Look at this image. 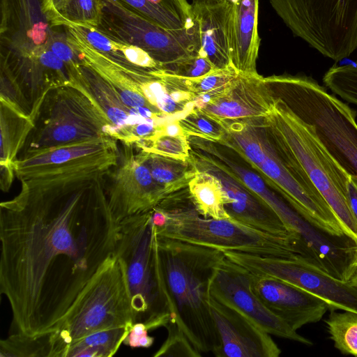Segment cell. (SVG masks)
I'll return each mask as SVG.
<instances>
[{
    "instance_id": "3957f363",
    "label": "cell",
    "mask_w": 357,
    "mask_h": 357,
    "mask_svg": "<svg viewBox=\"0 0 357 357\" xmlns=\"http://www.w3.org/2000/svg\"><path fill=\"white\" fill-rule=\"evenodd\" d=\"M169 322L199 353L212 352L219 340L209 307L210 285L224 252L158 236Z\"/></svg>"
},
{
    "instance_id": "e0dca14e",
    "label": "cell",
    "mask_w": 357,
    "mask_h": 357,
    "mask_svg": "<svg viewBox=\"0 0 357 357\" xmlns=\"http://www.w3.org/2000/svg\"><path fill=\"white\" fill-rule=\"evenodd\" d=\"M209 307L219 340L216 357H278L281 349L250 318L210 296Z\"/></svg>"
},
{
    "instance_id": "6da1fadb",
    "label": "cell",
    "mask_w": 357,
    "mask_h": 357,
    "mask_svg": "<svg viewBox=\"0 0 357 357\" xmlns=\"http://www.w3.org/2000/svg\"><path fill=\"white\" fill-rule=\"evenodd\" d=\"M100 181L1 203L0 291L15 333L55 331L116 254L119 224Z\"/></svg>"
},
{
    "instance_id": "60d3db41",
    "label": "cell",
    "mask_w": 357,
    "mask_h": 357,
    "mask_svg": "<svg viewBox=\"0 0 357 357\" xmlns=\"http://www.w3.org/2000/svg\"><path fill=\"white\" fill-rule=\"evenodd\" d=\"M347 195L350 209L357 221V178L355 176H349Z\"/></svg>"
},
{
    "instance_id": "4dcf8cb0",
    "label": "cell",
    "mask_w": 357,
    "mask_h": 357,
    "mask_svg": "<svg viewBox=\"0 0 357 357\" xmlns=\"http://www.w3.org/2000/svg\"><path fill=\"white\" fill-rule=\"evenodd\" d=\"M132 326L105 329L87 335L71 344L63 357H111L123 344Z\"/></svg>"
},
{
    "instance_id": "1f68e13d",
    "label": "cell",
    "mask_w": 357,
    "mask_h": 357,
    "mask_svg": "<svg viewBox=\"0 0 357 357\" xmlns=\"http://www.w3.org/2000/svg\"><path fill=\"white\" fill-rule=\"evenodd\" d=\"M52 332L36 335L14 333L1 340L0 356L52 357Z\"/></svg>"
},
{
    "instance_id": "f1b7e54d",
    "label": "cell",
    "mask_w": 357,
    "mask_h": 357,
    "mask_svg": "<svg viewBox=\"0 0 357 357\" xmlns=\"http://www.w3.org/2000/svg\"><path fill=\"white\" fill-rule=\"evenodd\" d=\"M159 25L169 29L192 27L191 4L187 0H122Z\"/></svg>"
},
{
    "instance_id": "ac0fdd59",
    "label": "cell",
    "mask_w": 357,
    "mask_h": 357,
    "mask_svg": "<svg viewBox=\"0 0 357 357\" xmlns=\"http://www.w3.org/2000/svg\"><path fill=\"white\" fill-rule=\"evenodd\" d=\"M1 50L29 56L47 45L52 29L41 0H1Z\"/></svg>"
},
{
    "instance_id": "836d02e7",
    "label": "cell",
    "mask_w": 357,
    "mask_h": 357,
    "mask_svg": "<svg viewBox=\"0 0 357 357\" xmlns=\"http://www.w3.org/2000/svg\"><path fill=\"white\" fill-rule=\"evenodd\" d=\"M101 10V0H68L57 12L51 25L55 27L74 24L96 27Z\"/></svg>"
},
{
    "instance_id": "f546056e",
    "label": "cell",
    "mask_w": 357,
    "mask_h": 357,
    "mask_svg": "<svg viewBox=\"0 0 357 357\" xmlns=\"http://www.w3.org/2000/svg\"><path fill=\"white\" fill-rule=\"evenodd\" d=\"M140 151L153 178L171 195L188 188L196 171L189 160L184 161Z\"/></svg>"
},
{
    "instance_id": "30bf717a",
    "label": "cell",
    "mask_w": 357,
    "mask_h": 357,
    "mask_svg": "<svg viewBox=\"0 0 357 357\" xmlns=\"http://www.w3.org/2000/svg\"><path fill=\"white\" fill-rule=\"evenodd\" d=\"M294 36L335 61L357 48V0H269Z\"/></svg>"
},
{
    "instance_id": "e575fe53",
    "label": "cell",
    "mask_w": 357,
    "mask_h": 357,
    "mask_svg": "<svg viewBox=\"0 0 357 357\" xmlns=\"http://www.w3.org/2000/svg\"><path fill=\"white\" fill-rule=\"evenodd\" d=\"M139 150L181 160H188L191 146L186 135H168L155 133L134 144Z\"/></svg>"
},
{
    "instance_id": "7bdbcfd3",
    "label": "cell",
    "mask_w": 357,
    "mask_h": 357,
    "mask_svg": "<svg viewBox=\"0 0 357 357\" xmlns=\"http://www.w3.org/2000/svg\"><path fill=\"white\" fill-rule=\"evenodd\" d=\"M349 282L354 286L357 287V268H356L353 275H351Z\"/></svg>"
},
{
    "instance_id": "8d00e7d4",
    "label": "cell",
    "mask_w": 357,
    "mask_h": 357,
    "mask_svg": "<svg viewBox=\"0 0 357 357\" xmlns=\"http://www.w3.org/2000/svg\"><path fill=\"white\" fill-rule=\"evenodd\" d=\"M178 121L188 137H197L218 144L224 135L222 126L216 120L192 108Z\"/></svg>"
},
{
    "instance_id": "9c48e42d",
    "label": "cell",
    "mask_w": 357,
    "mask_h": 357,
    "mask_svg": "<svg viewBox=\"0 0 357 357\" xmlns=\"http://www.w3.org/2000/svg\"><path fill=\"white\" fill-rule=\"evenodd\" d=\"M26 151L117 134L81 83L50 89L40 107Z\"/></svg>"
},
{
    "instance_id": "d590c367",
    "label": "cell",
    "mask_w": 357,
    "mask_h": 357,
    "mask_svg": "<svg viewBox=\"0 0 357 357\" xmlns=\"http://www.w3.org/2000/svg\"><path fill=\"white\" fill-rule=\"evenodd\" d=\"M238 74L231 65L224 68L215 69L198 77H179L185 88L195 97L206 96L211 98L222 91Z\"/></svg>"
},
{
    "instance_id": "52a82bcc",
    "label": "cell",
    "mask_w": 357,
    "mask_h": 357,
    "mask_svg": "<svg viewBox=\"0 0 357 357\" xmlns=\"http://www.w3.org/2000/svg\"><path fill=\"white\" fill-rule=\"evenodd\" d=\"M135 324L126 268L116 254L110 257L52 332V357L96 331Z\"/></svg>"
},
{
    "instance_id": "5bb4252c",
    "label": "cell",
    "mask_w": 357,
    "mask_h": 357,
    "mask_svg": "<svg viewBox=\"0 0 357 357\" xmlns=\"http://www.w3.org/2000/svg\"><path fill=\"white\" fill-rule=\"evenodd\" d=\"M210 295L238 310L270 335L312 345L287 324L272 313L251 287L250 273L225 257L218 265L210 285Z\"/></svg>"
},
{
    "instance_id": "4fadbf2b",
    "label": "cell",
    "mask_w": 357,
    "mask_h": 357,
    "mask_svg": "<svg viewBox=\"0 0 357 357\" xmlns=\"http://www.w3.org/2000/svg\"><path fill=\"white\" fill-rule=\"evenodd\" d=\"M133 148L134 144H123L117 164L107 173L109 183L104 193L118 224L126 218L152 211L171 195L153 178L142 151L135 153Z\"/></svg>"
},
{
    "instance_id": "7a4b0ae2",
    "label": "cell",
    "mask_w": 357,
    "mask_h": 357,
    "mask_svg": "<svg viewBox=\"0 0 357 357\" xmlns=\"http://www.w3.org/2000/svg\"><path fill=\"white\" fill-rule=\"evenodd\" d=\"M217 121L225 132L218 144L248 163L309 222L330 235L346 236L296 157L278 134L267 129L264 118Z\"/></svg>"
},
{
    "instance_id": "44dd1931",
    "label": "cell",
    "mask_w": 357,
    "mask_h": 357,
    "mask_svg": "<svg viewBox=\"0 0 357 357\" xmlns=\"http://www.w3.org/2000/svg\"><path fill=\"white\" fill-rule=\"evenodd\" d=\"M64 27L68 42L81 63L93 69L113 86L126 106L131 109L148 107L165 117L142 94L141 82L149 70L131 68L121 65L96 50L70 28Z\"/></svg>"
},
{
    "instance_id": "9a60e30c",
    "label": "cell",
    "mask_w": 357,
    "mask_h": 357,
    "mask_svg": "<svg viewBox=\"0 0 357 357\" xmlns=\"http://www.w3.org/2000/svg\"><path fill=\"white\" fill-rule=\"evenodd\" d=\"M189 160L195 169L208 171L220 179L227 196L225 209L229 219L264 233L294 239L302 248L278 215L210 155L191 147Z\"/></svg>"
},
{
    "instance_id": "ba28073f",
    "label": "cell",
    "mask_w": 357,
    "mask_h": 357,
    "mask_svg": "<svg viewBox=\"0 0 357 357\" xmlns=\"http://www.w3.org/2000/svg\"><path fill=\"white\" fill-rule=\"evenodd\" d=\"M265 126L291 150L308 177L335 213L344 234L357 244V221L349 204V175L330 155L312 128L275 96Z\"/></svg>"
},
{
    "instance_id": "ee69618b",
    "label": "cell",
    "mask_w": 357,
    "mask_h": 357,
    "mask_svg": "<svg viewBox=\"0 0 357 357\" xmlns=\"http://www.w3.org/2000/svg\"><path fill=\"white\" fill-rule=\"evenodd\" d=\"M353 268H354V270H356V268H357V245H356V248L355 258H354V261L353 262Z\"/></svg>"
},
{
    "instance_id": "8992f818",
    "label": "cell",
    "mask_w": 357,
    "mask_h": 357,
    "mask_svg": "<svg viewBox=\"0 0 357 357\" xmlns=\"http://www.w3.org/2000/svg\"><path fill=\"white\" fill-rule=\"evenodd\" d=\"M116 254L125 265L135 323L149 331L166 327L169 311L151 211L119 223Z\"/></svg>"
},
{
    "instance_id": "7c38bea8",
    "label": "cell",
    "mask_w": 357,
    "mask_h": 357,
    "mask_svg": "<svg viewBox=\"0 0 357 357\" xmlns=\"http://www.w3.org/2000/svg\"><path fill=\"white\" fill-rule=\"evenodd\" d=\"M223 252L227 259L251 273L276 278L321 298L329 311L357 313V287L349 281L333 278L301 255L277 257L232 250Z\"/></svg>"
},
{
    "instance_id": "74e56055",
    "label": "cell",
    "mask_w": 357,
    "mask_h": 357,
    "mask_svg": "<svg viewBox=\"0 0 357 357\" xmlns=\"http://www.w3.org/2000/svg\"><path fill=\"white\" fill-rule=\"evenodd\" d=\"M323 82L344 100L357 104V65L334 66L325 73Z\"/></svg>"
},
{
    "instance_id": "277c9868",
    "label": "cell",
    "mask_w": 357,
    "mask_h": 357,
    "mask_svg": "<svg viewBox=\"0 0 357 357\" xmlns=\"http://www.w3.org/2000/svg\"><path fill=\"white\" fill-rule=\"evenodd\" d=\"M158 236L197 245L277 257L303 256L299 243L273 236L231 219L202 216L186 188L162 200L152 211Z\"/></svg>"
},
{
    "instance_id": "ffe728a7",
    "label": "cell",
    "mask_w": 357,
    "mask_h": 357,
    "mask_svg": "<svg viewBox=\"0 0 357 357\" xmlns=\"http://www.w3.org/2000/svg\"><path fill=\"white\" fill-rule=\"evenodd\" d=\"M250 280L266 307L294 331L319 321L328 310L321 298L276 278L250 273Z\"/></svg>"
},
{
    "instance_id": "f35d334b",
    "label": "cell",
    "mask_w": 357,
    "mask_h": 357,
    "mask_svg": "<svg viewBox=\"0 0 357 357\" xmlns=\"http://www.w3.org/2000/svg\"><path fill=\"white\" fill-rule=\"evenodd\" d=\"M215 69L206 57L199 54L175 63L165 70L181 77L194 78L203 76Z\"/></svg>"
},
{
    "instance_id": "83f0119b",
    "label": "cell",
    "mask_w": 357,
    "mask_h": 357,
    "mask_svg": "<svg viewBox=\"0 0 357 357\" xmlns=\"http://www.w3.org/2000/svg\"><path fill=\"white\" fill-rule=\"evenodd\" d=\"M195 169L188 190L196 210L204 218L229 219L225 209L227 196L220 179L208 171Z\"/></svg>"
},
{
    "instance_id": "4316f807",
    "label": "cell",
    "mask_w": 357,
    "mask_h": 357,
    "mask_svg": "<svg viewBox=\"0 0 357 357\" xmlns=\"http://www.w3.org/2000/svg\"><path fill=\"white\" fill-rule=\"evenodd\" d=\"M118 148L117 141L104 136L84 141L27 151L15 162V172L68 162Z\"/></svg>"
},
{
    "instance_id": "7402d4cb",
    "label": "cell",
    "mask_w": 357,
    "mask_h": 357,
    "mask_svg": "<svg viewBox=\"0 0 357 357\" xmlns=\"http://www.w3.org/2000/svg\"><path fill=\"white\" fill-rule=\"evenodd\" d=\"M224 1L226 35L231 64L238 73L257 74L260 46L259 0Z\"/></svg>"
},
{
    "instance_id": "5b68a950",
    "label": "cell",
    "mask_w": 357,
    "mask_h": 357,
    "mask_svg": "<svg viewBox=\"0 0 357 357\" xmlns=\"http://www.w3.org/2000/svg\"><path fill=\"white\" fill-rule=\"evenodd\" d=\"M274 95L308 125L330 155L357 178L356 112L305 75L266 77Z\"/></svg>"
},
{
    "instance_id": "d6986e66",
    "label": "cell",
    "mask_w": 357,
    "mask_h": 357,
    "mask_svg": "<svg viewBox=\"0 0 357 357\" xmlns=\"http://www.w3.org/2000/svg\"><path fill=\"white\" fill-rule=\"evenodd\" d=\"M273 89L259 73H239L220 93L197 109L215 120L264 118L275 102Z\"/></svg>"
},
{
    "instance_id": "cb8c5ba5",
    "label": "cell",
    "mask_w": 357,
    "mask_h": 357,
    "mask_svg": "<svg viewBox=\"0 0 357 357\" xmlns=\"http://www.w3.org/2000/svg\"><path fill=\"white\" fill-rule=\"evenodd\" d=\"M82 76L76 79L95 100L117 134V141L130 145L137 139L133 134L135 126L149 118L143 116L142 107L130 108L106 80L89 66L81 63Z\"/></svg>"
},
{
    "instance_id": "8fae6325",
    "label": "cell",
    "mask_w": 357,
    "mask_h": 357,
    "mask_svg": "<svg viewBox=\"0 0 357 357\" xmlns=\"http://www.w3.org/2000/svg\"><path fill=\"white\" fill-rule=\"evenodd\" d=\"M100 31L148 52L164 70L180 61L200 55L197 24L178 29L165 28L122 0H101Z\"/></svg>"
},
{
    "instance_id": "ab89813d",
    "label": "cell",
    "mask_w": 357,
    "mask_h": 357,
    "mask_svg": "<svg viewBox=\"0 0 357 357\" xmlns=\"http://www.w3.org/2000/svg\"><path fill=\"white\" fill-rule=\"evenodd\" d=\"M149 329L142 322H136L130 330L123 344L131 348H149L154 338L148 334Z\"/></svg>"
},
{
    "instance_id": "2e32d148",
    "label": "cell",
    "mask_w": 357,
    "mask_h": 357,
    "mask_svg": "<svg viewBox=\"0 0 357 357\" xmlns=\"http://www.w3.org/2000/svg\"><path fill=\"white\" fill-rule=\"evenodd\" d=\"M119 148L68 162L17 170L22 183L18 195H40L95 183L117 164Z\"/></svg>"
},
{
    "instance_id": "b9f144b4",
    "label": "cell",
    "mask_w": 357,
    "mask_h": 357,
    "mask_svg": "<svg viewBox=\"0 0 357 357\" xmlns=\"http://www.w3.org/2000/svg\"><path fill=\"white\" fill-rule=\"evenodd\" d=\"M44 11L50 24L57 12L66 4L68 0H41ZM52 26V25H51Z\"/></svg>"
},
{
    "instance_id": "d6a6232c",
    "label": "cell",
    "mask_w": 357,
    "mask_h": 357,
    "mask_svg": "<svg viewBox=\"0 0 357 357\" xmlns=\"http://www.w3.org/2000/svg\"><path fill=\"white\" fill-rule=\"evenodd\" d=\"M324 322L334 347L342 354L357 357V313L330 311Z\"/></svg>"
},
{
    "instance_id": "484cf974",
    "label": "cell",
    "mask_w": 357,
    "mask_h": 357,
    "mask_svg": "<svg viewBox=\"0 0 357 357\" xmlns=\"http://www.w3.org/2000/svg\"><path fill=\"white\" fill-rule=\"evenodd\" d=\"M63 26L70 28L96 50L121 65L135 69H163L144 50L114 39L94 26L74 24H66Z\"/></svg>"
},
{
    "instance_id": "d4e9b609",
    "label": "cell",
    "mask_w": 357,
    "mask_h": 357,
    "mask_svg": "<svg viewBox=\"0 0 357 357\" xmlns=\"http://www.w3.org/2000/svg\"><path fill=\"white\" fill-rule=\"evenodd\" d=\"M191 8L199 31L201 56L216 69L232 65L226 35L225 1L192 0Z\"/></svg>"
},
{
    "instance_id": "603a6c76",
    "label": "cell",
    "mask_w": 357,
    "mask_h": 357,
    "mask_svg": "<svg viewBox=\"0 0 357 357\" xmlns=\"http://www.w3.org/2000/svg\"><path fill=\"white\" fill-rule=\"evenodd\" d=\"M1 100V188L7 191L10 187L15 173L17 155L28 139L34 128L35 121L44 100L43 98L33 102L28 112L21 105L0 96Z\"/></svg>"
}]
</instances>
